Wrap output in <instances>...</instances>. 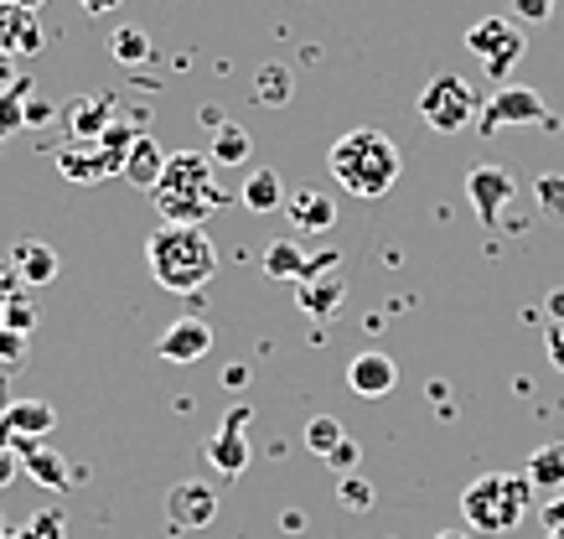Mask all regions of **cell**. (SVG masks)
I'll list each match as a JSON object with an SVG mask.
<instances>
[{
    "label": "cell",
    "mask_w": 564,
    "mask_h": 539,
    "mask_svg": "<svg viewBox=\"0 0 564 539\" xmlns=\"http://www.w3.org/2000/svg\"><path fill=\"white\" fill-rule=\"evenodd\" d=\"M513 11H518V21H549L554 17V0H513Z\"/></svg>",
    "instance_id": "obj_39"
},
{
    "label": "cell",
    "mask_w": 564,
    "mask_h": 539,
    "mask_svg": "<svg viewBox=\"0 0 564 539\" xmlns=\"http://www.w3.org/2000/svg\"><path fill=\"white\" fill-rule=\"evenodd\" d=\"M57 172L68 176V182H104L109 166H104V157H99V140H73V145H63V151H57Z\"/></svg>",
    "instance_id": "obj_21"
},
{
    "label": "cell",
    "mask_w": 564,
    "mask_h": 539,
    "mask_svg": "<svg viewBox=\"0 0 564 539\" xmlns=\"http://www.w3.org/2000/svg\"><path fill=\"white\" fill-rule=\"evenodd\" d=\"M11 270H17V280L26 285V291H42V285H52V280H57L63 260H57V249H52V244L21 239L17 249H11Z\"/></svg>",
    "instance_id": "obj_15"
},
{
    "label": "cell",
    "mask_w": 564,
    "mask_h": 539,
    "mask_svg": "<svg viewBox=\"0 0 564 539\" xmlns=\"http://www.w3.org/2000/svg\"><path fill=\"white\" fill-rule=\"evenodd\" d=\"M243 384H249V368H243V364L223 368V389H243Z\"/></svg>",
    "instance_id": "obj_41"
},
{
    "label": "cell",
    "mask_w": 564,
    "mask_h": 539,
    "mask_svg": "<svg viewBox=\"0 0 564 539\" xmlns=\"http://www.w3.org/2000/svg\"><path fill=\"white\" fill-rule=\"evenodd\" d=\"M539 524H544V535H564V493H549L539 508Z\"/></svg>",
    "instance_id": "obj_36"
},
{
    "label": "cell",
    "mask_w": 564,
    "mask_h": 539,
    "mask_svg": "<svg viewBox=\"0 0 564 539\" xmlns=\"http://www.w3.org/2000/svg\"><path fill=\"white\" fill-rule=\"evenodd\" d=\"M249 151H254L249 130L228 120V125H218V130H213V151H207V157H213V166H243V161H249Z\"/></svg>",
    "instance_id": "obj_25"
},
{
    "label": "cell",
    "mask_w": 564,
    "mask_h": 539,
    "mask_svg": "<svg viewBox=\"0 0 564 539\" xmlns=\"http://www.w3.org/2000/svg\"><path fill=\"white\" fill-rule=\"evenodd\" d=\"M0 539H21V535H17V529H6V524H0Z\"/></svg>",
    "instance_id": "obj_49"
},
{
    "label": "cell",
    "mask_w": 564,
    "mask_h": 539,
    "mask_svg": "<svg viewBox=\"0 0 564 539\" xmlns=\"http://www.w3.org/2000/svg\"><path fill=\"white\" fill-rule=\"evenodd\" d=\"M249 420H254V410L249 405H234L228 416H223V425L213 431V441H207V462H213V472H223V477H243V467H249Z\"/></svg>",
    "instance_id": "obj_9"
},
{
    "label": "cell",
    "mask_w": 564,
    "mask_h": 539,
    "mask_svg": "<svg viewBox=\"0 0 564 539\" xmlns=\"http://www.w3.org/2000/svg\"><path fill=\"white\" fill-rule=\"evenodd\" d=\"M26 353H32V337H26V332L0 327V374L21 368V364H26Z\"/></svg>",
    "instance_id": "obj_32"
},
{
    "label": "cell",
    "mask_w": 564,
    "mask_h": 539,
    "mask_svg": "<svg viewBox=\"0 0 564 539\" xmlns=\"http://www.w3.org/2000/svg\"><path fill=\"white\" fill-rule=\"evenodd\" d=\"M544 539H564V535H544Z\"/></svg>",
    "instance_id": "obj_51"
},
{
    "label": "cell",
    "mask_w": 564,
    "mask_h": 539,
    "mask_svg": "<svg viewBox=\"0 0 564 539\" xmlns=\"http://www.w3.org/2000/svg\"><path fill=\"white\" fill-rule=\"evenodd\" d=\"M63 120H68L73 140H99L109 125H115V105L104 99V94H88V99H73L63 109Z\"/></svg>",
    "instance_id": "obj_20"
},
{
    "label": "cell",
    "mask_w": 564,
    "mask_h": 539,
    "mask_svg": "<svg viewBox=\"0 0 564 539\" xmlns=\"http://www.w3.org/2000/svg\"><path fill=\"white\" fill-rule=\"evenodd\" d=\"M466 203L487 228H502V213L518 203V176L508 166H471L466 172Z\"/></svg>",
    "instance_id": "obj_8"
},
{
    "label": "cell",
    "mask_w": 564,
    "mask_h": 539,
    "mask_svg": "<svg viewBox=\"0 0 564 539\" xmlns=\"http://www.w3.org/2000/svg\"><path fill=\"white\" fill-rule=\"evenodd\" d=\"M435 539H481V535H471V529H441Z\"/></svg>",
    "instance_id": "obj_46"
},
{
    "label": "cell",
    "mask_w": 564,
    "mask_h": 539,
    "mask_svg": "<svg viewBox=\"0 0 564 539\" xmlns=\"http://www.w3.org/2000/svg\"><path fill=\"white\" fill-rule=\"evenodd\" d=\"M481 105H487V99H481L466 78L441 73V78H430L425 94H420V120H425L430 130H441V136H456V130H466V125L477 120Z\"/></svg>",
    "instance_id": "obj_6"
},
{
    "label": "cell",
    "mask_w": 564,
    "mask_h": 539,
    "mask_svg": "<svg viewBox=\"0 0 564 539\" xmlns=\"http://www.w3.org/2000/svg\"><path fill=\"white\" fill-rule=\"evenodd\" d=\"M0 53H42V26L26 6H0Z\"/></svg>",
    "instance_id": "obj_18"
},
{
    "label": "cell",
    "mask_w": 564,
    "mask_h": 539,
    "mask_svg": "<svg viewBox=\"0 0 564 539\" xmlns=\"http://www.w3.org/2000/svg\"><path fill=\"white\" fill-rule=\"evenodd\" d=\"M285 218H291L301 234H326V228L337 224V203L316 187H301V192L285 197Z\"/></svg>",
    "instance_id": "obj_17"
},
{
    "label": "cell",
    "mask_w": 564,
    "mask_h": 539,
    "mask_svg": "<svg viewBox=\"0 0 564 539\" xmlns=\"http://www.w3.org/2000/svg\"><path fill=\"white\" fill-rule=\"evenodd\" d=\"M6 327L11 332H32L36 327V306L26 291H17V297H6Z\"/></svg>",
    "instance_id": "obj_33"
},
{
    "label": "cell",
    "mask_w": 564,
    "mask_h": 539,
    "mask_svg": "<svg viewBox=\"0 0 564 539\" xmlns=\"http://www.w3.org/2000/svg\"><path fill=\"white\" fill-rule=\"evenodd\" d=\"M57 425V410L47 400H11L0 410V435L11 446H26V441H42V435Z\"/></svg>",
    "instance_id": "obj_13"
},
{
    "label": "cell",
    "mask_w": 564,
    "mask_h": 539,
    "mask_svg": "<svg viewBox=\"0 0 564 539\" xmlns=\"http://www.w3.org/2000/svg\"><path fill=\"white\" fill-rule=\"evenodd\" d=\"M466 53L477 57L492 84H502L523 63V53H529V32L513 17H481L477 26H466Z\"/></svg>",
    "instance_id": "obj_5"
},
{
    "label": "cell",
    "mask_w": 564,
    "mask_h": 539,
    "mask_svg": "<svg viewBox=\"0 0 564 539\" xmlns=\"http://www.w3.org/2000/svg\"><path fill=\"white\" fill-rule=\"evenodd\" d=\"M0 276H6V265H0Z\"/></svg>",
    "instance_id": "obj_52"
},
{
    "label": "cell",
    "mask_w": 564,
    "mask_h": 539,
    "mask_svg": "<svg viewBox=\"0 0 564 539\" xmlns=\"http://www.w3.org/2000/svg\"><path fill=\"white\" fill-rule=\"evenodd\" d=\"M161 172H166V151H161L151 136H140L135 145H130V161H124V182H135L140 192H155Z\"/></svg>",
    "instance_id": "obj_23"
},
{
    "label": "cell",
    "mask_w": 564,
    "mask_h": 539,
    "mask_svg": "<svg viewBox=\"0 0 564 539\" xmlns=\"http://www.w3.org/2000/svg\"><path fill=\"white\" fill-rule=\"evenodd\" d=\"M151 197L166 224H203L213 208H223V192L213 182V157L207 151H176V157H166V172H161Z\"/></svg>",
    "instance_id": "obj_3"
},
{
    "label": "cell",
    "mask_w": 564,
    "mask_h": 539,
    "mask_svg": "<svg viewBox=\"0 0 564 539\" xmlns=\"http://www.w3.org/2000/svg\"><path fill=\"white\" fill-rule=\"evenodd\" d=\"M0 327H6V297H0Z\"/></svg>",
    "instance_id": "obj_50"
},
{
    "label": "cell",
    "mask_w": 564,
    "mask_h": 539,
    "mask_svg": "<svg viewBox=\"0 0 564 539\" xmlns=\"http://www.w3.org/2000/svg\"><path fill=\"white\" fill-rule=\"evenodd\" d=\"M145 260L161 291L187 297L218 276V244L203 234V224H161L145 244Z\"/></svg>",
    "instance_id": "obj_2"
},
{
    "label": "cell",
    "mask_w": 564,
    "mask_h": 539,
    "mask_svg": "<svg viewBox=\"0 0 564 539\" xmlns=\"http://www.w3.org/2000/svg\"><path fill=\"white\" fill-rule=\"evenodd\" d=\"M539 208L549 213V218H564V176H539Z\"/></svg>",
    "instance_id": "obj_34"
},
{
    "label": "cell",
    "mask_w": 564,
    "mask_h": 539,
    "mask_svg": "<svg viewBox=\"0 0 564 539\" xmlns=\"http://www.w3.org/2000/svg\"><path fill=\"white\" fill-rule=\"evenodd\" d=\"M533 483L518 472H487L477 483H466L462 493V519L471 535H513L529 519Z\"/></svg>",
    "instance_id": "obj_4"
},
{
    "label": "cell",
    "mask_w": 564,
    "mask_h": 539,
    "mask_svg": "<svg viewBox=\"0 0 564 539\" xmlns=\"http://www.w3.org/2000/svg\"><path fill=\"white\" fill-rule=\"evenodd\" d=\"M52 115H57V105H52V99H42V94H32V99H26V130H42Z\"/></svg>",
    "instance_id": "obj_38"
},
{
    "label": "cell",
    "mask_w": 564,
    "mask_h": 539,
    "mask_svg": "<svg viewBox=\"0 0 564 539\" xmlns=\"http://www.w3.org/2000/svg\"><path fill=\"white\" fill-rule=\"evenodd\" d=\"M21 539H68V514L63 508H42L17 529Z\"/></svg>",
    "instance_id": "obj_28"
},
{
    "label": "cell",
    "mask_w": 564,
    "mask_h": 539,
    "mask_svg": "<svg viewBox=\"0 0 564 539\" xmlns=\"http://www.w3.org/2000/svg\"><path fill=\"white\" fill-rule=\"evenodd\" d=\"M343 255L337 249H322V255H306L295 239H280L264 249V276L270 280H291V285H306V280L326 276V270H337Z\"/></svg>",
    "instance_id": "obj_10"
},
{
    "label": "cell",
    "mask_w": 564,
    "mask_h": 539,
    "mask_svg": "<svg viewBox=\"0 0 564 539\" xmlns=\"http://www.w3.org/2000/svg\"><path fill=\"white\" fill-rule=\"evenodd\" d=\"M17 472H21V452L6 441V435H0V487L17 483Z\"/></svg>",
    "instance_id": "obj_37"
},
{
    "label": "cell",
    "mask_w": 564,
    "mask_h": 539,
    "mask_svg": "<svg viewBox=\"0 0 564 539\" xmlns=\"http://www.w3.org/2000/svg\"><path fill=\"white\" fill-rule=\"evenodd\" d=\"M358 462H362V446L352 441V435H343V441H337V446L326 452V467H337L343 477H347V472H358Z\"/></svg>",
    "instance_id": "obj_35"
},
{
    "label": "cell",
    "mask_w": 564,
    "mask_h": 539,
    "mask_svg": "<svg viewBox=\"0 0 564 539\" xmlns=\"http://www.w3.org/2000/svg\"><path fill=\"white\" fill-rule=\"evenodd\" d=\"M207 348H213V327L203 316H182L155 337V358H166V364H197L207 358Z\"/></svg>",
    "instance_id": "obj_12"
},
{
    "label": "cell",
    "mask_w": 564,
    "mask_h": 539,
    "mask_svg": "<svg viewBox=\"0 0 564 539\" xmlns=\"http://www.w3.org/2000/svg\"><path fill=\"white\" fill-rule=\"evenodd\" d=\"M343 425H337V420H332V416H311V425H306V446H311V452H316V456H326V452H332V446H337V441H343Z\"/></svg>",
    "instance_id": "obj_31"
},
{
    "label": "cell",
    "mask_w": 564,
    "mask_h": 539,
    "mask_svg": "<svg viewBox=\"0 0 564 539\" xmlns=\"http://www.w3.org/2000/svg\"><path fill=\"white\" fill-rule=\"evenodd\" d=\"M393 384H399V364L389 353H358L347 364V389L362 400H383V395H393Z\"/></svg>",
    "instance_id": "obj_14"
},
{
    "label": "cell",
    "mask_w": 564,
    "mask_h": 539,
    "mask_svg": "<svg viewBox=\"0 0 564 539\" xmlns=\"http://www.w3.org/2000/svg\"><path fill=\"white\" fill-rule=\"evenodd\" d=\"M243 208L249 213H285V182H280V172H270V166H254L249 172V182H243Z\"/></svg>",
    "instance_id": "obj_22"
},
{
    "label": "cell",
    "mask_w": 564,
    "mask_h": 539,
    "mask_svg": "<svg viewBox=\"0 0 564 539\" xmlns=\"http://www.w3.org/2000/svg\"><path fill=\"white\" fill-rule=\"evenodd\" d=\"M549 312H554V322H564V285L560 291H549Z\"/></svg>",
    "instance_id": "obj_44"
},
{
    "label": "cell",
    "mask_w": 564,
    "mask_h": 539,
    "mask_svg": "<svg viewBox=\"0 0 564 539\" xmlns=\"http://www.w3.org/2000/svg\"><path fill=\"white\" fill-rule=\"evenodd\" d=\"M109 53H115V63H145L151 57V36L140 32V26H120L115 42H109Z\"/></svg>",
    "instance_id": "obj_29"
},
{
    "label": "cell",
    "mask_w": 564,
    "mask_h": 539,
    "mask_svg": "<svg viewBox=\"0 0 564 539\" xmlns=\"http://www.w3.org/2000/svg\"><path fill=\"white\" fill-rule=\"evenodd\" d=\"M337 504L352 508V514H368L373 508V483H362L358 472H347L343 483H337Z\"/></svg>",
    "instance_id": "obj_30"
},
{
    "label": "cell",
    "mask_w": 564,
    "mask_h": 539,
    "mask_svg": "<svg viewBox=\"0 0 564 539\" xmlns=\"http://www.w3.org/2000/svg\"><path fill=\"white\" fill-rule=\"evenodd\" d=\"M0 6H26V11H36L42 0H0Z\"/></svg>",
    "instance_id": "obj_47"
},
{
    "label": "cell",
    "mask_w": 564,
    "mask_h": 539,
    "mask_svg": "<svg viewBox=\"0 0 564 539\" xmlns=\"http://www.w3.org/2000/svg\"><path fill=\"white\" fill-rule=\"evenodd\" d=\"M254 99L259 105H291V68H280V63H264V68L254 73Z\"/></svg>",
    "instance_id": "obj_27"
},
{
    "label": "cell",
    "mask_w": 564,
    "mask_h": 539,
    "mask_svg": "<svg viewBox=\"0 0 564 539\" xmlns=\"http://www.w3.org/2000/svg\"><path fill=\"white\" fill-rule=\"evenodd\" d=\"M523 477L533 483V493H564V441H544V446L529 456Z\"/></svg>",
    "instance_id": "obj_24"
},
{
    "label": "cell",
    "mask_w": 564,
    "mask_h": 539,
    "mask_svg": "<svg viewBox=\"0 0 564 539\" xmlns=\"http://www.w3.org/2000/svg\"><path fill=\"white\" fill-rule=\"evenodd\" d=\"M544 353H549V364L564 374V322H554V327L544 332Z\"/></svg>",
    "instance_id": "obj_40"
},
{
    "label": "cell",
    "mask_w": 564,
    "mask_h": 539,
    "mask_svg": "<svg viewBox=\"0 0 564 539\" xmlns=\"http://www.w3.org/2000/svg\"><path fill=\"white\" fill-rule=\"evenodd\" d=\"M17 452H21V472H26L32 483H42L47 493H63V487H68V462H63V452H52L47 441H26Z\"/></svg>",
    "instance_id": "obj_19"
},
{
    "label": "cell",
    "mask_w": 564,
    "mask_h": 539,
    "mask_svg": "<svg viewBox=\"0 0 564 539\" xmlns=\"http://www.w3.org/2000/svg\"><path fill=\"white\" fill-rule=\"evenodd\" d=\"M6 405H11V395H6V374H0V410H6Z\"/></svg>",
    "instance_id": "obj_48"
},
{
    "label": "cell",
    "mask_w": 564,
    "mask_h": 539,
    "mask_svg": "<svg viewBox=\"0 0 564 539\" xmlns=\"http://www.w3.org/2000/svg\"><path fill=\"white\" fill-rule=\"evenodd\" d=\"M88 17H104V11H120V0H84Z\"/></svg>",
    "instance_id": "obj_43"
},
{
    "label": "cell",
    "mask_w": 564,
    "mask_h": 539,
    "mask_svg": "<svg viewBox=\"0 0 564 539\" xmlns=\"http://www.w3.org/2000/svg\"><path fill=\"white\" fill-rule=\"evenodd\" d=\"M513 125H560V120H554V109L544 105V94H539V88L502 84L492 99L481 105L477 130L481 136H502V130H513Z\"/></svg>",
    "instance_id": "obj_7"
},
{
    "label": "cell",
    "mask_w": 564,
    "mask_h": 539,
    "mask_svg": "<svg viewBox=\"0 0 564 539\" xmlns=\"http://www.w3.org/2000/svg\"><path fill=\"white\" fill-rule=\"evenodd\" d=\"M6 84H17V57L11 53H0V88Z\"/></svg>",
    "instance_id": "obj_42"
},
{
    "label": "cell",
    "mask_w": 564,
    "mask_h": 539,
    "mask_svg": "<svg viewBox=\"0 0 564 539\" xmlns=\"http://www.w3.org/2000/svg\"><path fill=\"white\" fill-rule=\"evenodd\" d=\"M203 125H207V130H218V125H228V120H223L218 105H207V109H203Z\"/></svg>",
    "instance_id": "obj_45"
},
{
    "label": "cell",
    "mask_w": 564,
    "mask_h": 539,
    "mask_svg": "<svg viewBox=\"0 0 564 539\" xmlns=\"http://www.w3.org/2000/svg\"><path fill=\"white\" fill-rule=\"evenodd\" d=\"M36 88L26 84V78H17V84L0 88V136H17V130H26V99H32Z\"/></svg>",
    "instance_id": "obj_26"
},
{
    "label": "cell",
    "mask_w": 564,
    "mask_h": 539,
    "mask_svg": "<svg viewBox=\"0 0 564 539\" xmlns=\"http://www.w3.org/2000/svg\"><path fill=\"white\" fill-rule=\"evenodd\" d=\"M326 172H332V182L343 192H352V197H383V192L399 182V172H404V157H399L393 136L362 125V130H347V136L332 140Z\"/></svg>",
    "instance_id": "obj_1"
},
{
    "label": "cell",
    "mask_w": 564,
    "mask_h": 539,
    "mask_svg": "<svg viewBox=\"0 0 564 539\" xmlns=\"http://www.w3.org/2000/svg\"><path fill=\"white\" fill-rule=\"evenodd\" d=\"M218 519V493L207 483H176L166 493V524L172 529H207V524Z\"/></svg>",
    "instance_id": "obj_11"
},
{
    "label": "cell",
    "mask_w": 564,
    "mask_h": 539,
    "mask_svg": "<svg viewBox=\"0 0 564 539\" xmlns=\"http://www.w3.org/2000/svg\"><path fill=\"white\" fill-rule=\"evenodd\" d=\"M347 301V285L337 270H326V276L306 280V285H295V306L311 316V322H326V316H337Z\"/></svg>",
    "instance_id": "obj_16"
}]
</instances>
